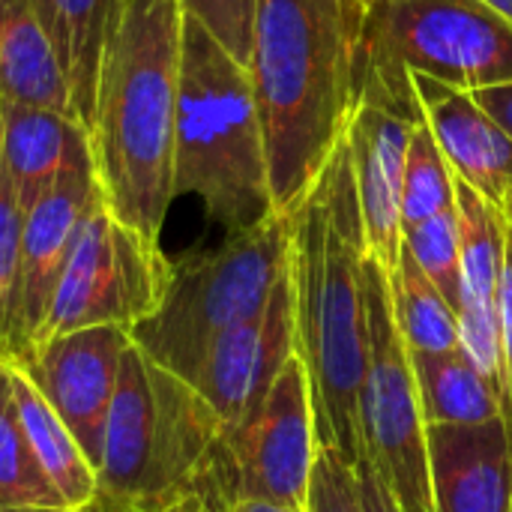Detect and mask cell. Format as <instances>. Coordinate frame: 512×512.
I'll return each instance as SVG.
<instances>
[{
  "label": "cell",
  "mask_w": 512,
  "mask_h": 512,
  "mask_svg": "<svg viewBox=\"0 0 512 512\" xmlns=\"http://www.w3.org/2000/svg\"><path fill=\"white\" fill-rule=\"evenodd\" d=\"M0 512H42V510H0Z\"/></svg>",
  "instance_id": "obj_37"
},
{
  "label": "cell",
  "mask_w": 512,
  "mask_h": 512,
  "mask_svg": "<svg viewBox=\"0 0 512 512\" xmlns=\"http://www.w3.org/2000/svg\"><path fill=\"white\" fill-rule=\"evenodd\" d=\"M420 114L432 129L456 180L468 183L492 207H504L512 189V135L468 90L408 75Z\"/></svg>",
  "instance_id": "obj_15"
},
{
  "label": "cell",
  "mask_w": 512,
  "mask_h": 512,
  "mask_svg": "<svg viewBox=\"0 0 512 512\" xmlns=\"http://www.w3.org/2000/svg\"><path fill=\"white\" fill-rule=\"evenodd\" d=\"M102 198L93 159L69 168L27 213L21 234L18 291H15V348L12 357L27 351L54 300L60 273L78 240L87 213Z\"/></svg>",
  "instance_id": "obj_14"
},
{
  "label": "cell",
  "mask_w": 512,
  "mask_h": 512,
  "mask_svg": "<svg viewBox=\"0 0 512 512\" xmlns=\"http://www.w3.org/2000/svg\"><path fill=\"white\" fill-rule=\"evenodd\" d=\"M231 512H306V507H288L273 501H237Z\"/></svg>",
  "instance_id": "obj_33"
},
{
  "label": "cell",
  "mask_w": 512,
  "mask_h": 512,
  "mask_svg": "<svg viewBox=\"0 0 512 512\" xmlns=\"http://www.w3.org/2000/svg\"><path fill=\"white\" fill-rule=\"evenodd\" d=\"M318 456L309 369L291 357L267 396L237 423L222 426L210 492L228 507L273 501L306 507Z\"/></svg>",
  "instance_id": "obj_9"
},
{
  "label": "cell",
  "mask_w": 512,
  "mask_h": 512,
  "mask_svg": "<svg viewBox=\"0 0 512 512\" xmlns=\"http://www.w3.org/2000/svg\"><path fill=\"white\" fill-rule=\"evenodd\" d=\"M180 42V0H120L87 123L105 207L150 243H159L174 201Z\"/></svg>",
  "instance_id": "obj_3"
},
{
  "label": "cell",
  "mask_w": 512,
  "mask_h": 512,
  "mask_svg": "<svg viewBox=\"0 0 512 512\" xmlns=\"http://www.w3.org/2000/svg\"><path fill=\"white\" fill-rule=\"evenodd\" d=\"M9 372V387L18 411V423L24 429V438L63 498L66 510H84L96 501V471L87 462L84 450L78 447L75 435L63 426V420L54 414V408L45 402V396L33 387V381L12 363L3 360Z\"/></svg>",
  "instance_id": "obj_19"
},
{
  "label": "cell",
  "mask_w": 512,
  "mask_h": 512,
  "mask_svg": "<svg viewBox=\"0 0 512 512\" xmlns=\"http://www.w3.org/2000/svg\"><path fill=\"white\" fill-rule=\"evenodd\" d=\"M489 6H495L504 18H510L512 21V0H486Z\"/></svg>",
  "instance_id": "obj_34"
},
{
  "label": "cell",
  "mask_w": 512,
  "mask_h": 512,
  "mask_svg": "<svg viewBox=\"0 0 512 512\" xmlns=\"http://www.w3.org/2000/svg\"><path fill=\"white\" fill-rule=\"evenodd\" d=\"M21 234H24V207L18 204L0 159V360L12 357L15 348V291H18Z\"/></svg>",
  "instance_id": "obj_26"
},
{
  "label": "cell",
  "mask_w": 512,
  "mask_h": 512,
  "mask_svg": "<svg viewBox=\"0 0 512 512\" xmlns=\"http://www.w3.org/2000/svg\"><path fill=\"white\" fill-rule=\"evenodd\" d=\"M168 270L159 243L117 222L99 198L78 231L36 342L87 327L129 330L156 309Z\"/></svg>",
  "instance_id": "obj_10"
},
{
  "label": "cell",
  "mask_w": 512,
  "mask_h": 512,
  "mask_svg": "<svg viewBox=\"0 0 512 512\" xmlns=\"http://www.w3.org/2000/svg\"><path fill=\"white\" fill-rule=\"evenodd\" d=\"M162 512H231V507H228L222 498L201 492V495H189V498H183V501L165 507Z\"/></svg>",
  "instance_id": "obj_32"
},
{
  "label": "cell",
  "mask_w": 512,
  "mask_h": 512,
  "mask_svg": "<svg viewBox=\"0 0 512 512\" xmlns=\"http://www.w3.org/2000/svg\"><path fill=\"white\" fill-rule=\"evenodd\" d=\"M366 24L363 0H258L246 72L282 213L345 141L366 69Z\"/></svg>",
  "instance_id": "obj_1"
},
{
  "label": "cell",
  "mask_w": 512,
  "mask_h": 512,
  "mask_svg": "<svg viewBox=\"0 0 512 512\" xmlns=\"http://www.w3.org/2000/svg\"><path fill=\"white\" fill-rule=\"evenodd\" d=\"M501 213H504V222L510 225V231H512V189L507 192V198H504V207H501Z\"/></svg>",
  "instance_id": "obj_35"
},
{
  "label": "cell",
  "mask_w": 512,
  "mask_h": 512,
  "mask_svg": "<svg viewBox=\"0 0 512 512\" xmlns=\"http://www.w3.org/2000/svg\"><path fill=\"white\" fill-rule=\"evenodd\" d=\"M219 438L222 420L204 396L132 345L105 426L93 504L102 512H162L210 492Z\"/></svg>",
  "instance_id": "obj_5"
},
{
  "label": "cell",
  "mask_w": 512,
  "mask_h": 512,
  "mask_svg": "<svg viewBox=\"0 0 512 512\" xmlns=\"http://www.w3.org/2000/svg\"><path fill=\"white\" fill-rule=\"evenodd\" d=\"M363 291L369 324V363L360 390L363 456L387 483L402 512H435L417 378L393 318L387 270L372 255L363 264Z\"/></svg>",
  "instance_id": "obj_8"
},
{
  "label": "cell",
  "mask_w": 512,
  "mask_h": 512,
  "mask_svg": "<svg viewBox=\"0 0 512 512\" xmlns=\"http://www.w3.org/2000/svg\"><path fill=\"white\" fill-rule=\"evenodd\" d=\"M291 264V213L228 234L219 249L186 255L168 270L156 309L129 327L132 345L186 384L210 345L258 315Z\"/></svg>",
  "instance_id": "obj_6"
},
{
  "label": "cell",
  "mask_w": 512,
  "mask_h": 512,
  "mask_svg": "<svg viewBox=\"0 0 512 512\" xmlns=\"http://www.w3.org/2000/svg\"><path fill=\"white\" fill-rule=\"evenodd\" d=\"M0 159L27 213L69 168L93 159V150L78 117L0 102Z\"/></svg>",
  "instance_id": "obj_17"
},
{
  "label": "cell",
  "mask_w": 512,
  "mask_h": 512,
  "mask_svg": "<svg viewBox=\"0 0 512 512\" xmlns=\"http://www.w3.org/2000/svg\"><path fill=\"white\" fill-rule=\"evenodd\" d=\"M177 195L198 198L225 234L246 231L276 210L249 72L189 15H183L174 123Z\"/></svg>",
  "instance_id": "obj_4"
},
{
  "label": "cell",
  "mask_w": 512,
  "mask_h": 512,
  "mask_svg": "<svg viewBox=\"0 0 512 512\" xmlns=\"http://www.w3.org/2000/svg\"><path fill=\"white\" fill-rule=\"evenodd\" d=\"M117 3L120 0H30L36 18L42 21L60 54L75 114L84 126L93 114L99 60Z\"/></svg>",
  "instance_id": "obj_20"
},
{
  "label": "cell",
  "mask_w": 512,
  "mask_h": 512,
  "mask_svg": "<svg viewBox=\"0 0 512 512\" xmlns=\"http://www.w3.org/2000/svg\"><path fill=\"white\" fill-rule=\"evenodd\" d=\"M402 246L414 255L420 270L435 282L444 300L459 315L462 309V264H459V216L456 207L402 231Z\"/></svg>",
  "instance_id": "obj_25"
},
{
  "label": "cell",
  "mask_w": 512,
  "mask_h": 512,
  "mask_svg": "<svg viewBox=\"0 0 512 512\" xmlns=\"http://www.w3.org/2000/svg\"><path fill=\"white\" fill-rule=\"evenodd\" d=\"M498 333H501V363H504V420L512 429V231L507 225L504 273L498 288Z\"/></svg>",
  "instance_id": "obj_29"
},
{
  "label": "cell",
  "mask_w": 512,
  "mask_h": 512,
  "mask_svg": "<svg viewBox=\"0 0 512 512\" xmlns=\"http://www.w3.org/2000/svg\"><path fill=\"white\" fill-rule=\"evenodd\" d=\"M0 510H66L63 498L39 468L24 438L3 360H0Z\"/></svg>",
  "instance_id": "obj_23"
},
{
  "label": "cell",
  "mask_w": 512,
  "mask_h": 512,
  "mask_svg": "<svg viewBox=\"0 0 512 512\" xmlns=\"http://www.w3.org/2000/svg\"><path fill=\"white\" fill-rule=\"evenodd\" d=\"M456 207V174L447 165L432 129L426 120L414 129L405 183H402V231L414 228L426 219H435Z\"/></svg>",
  "instance_id": "obj_24"
},
{
  "label": "cell",
  "mask_w": 512,
  "mask_h": 512,
  "mask_svg": "<svg viewBox=\"0 0 512 512\" xmlns=\"http://www.w3.org/2000/svg\"><path fill=\"white\" fill-rule=\"evenodd\" d=\"M474 99L512 135V81L510 84H501V87L477 90Z\"/></svg>",
  "instance_id": "obj_31"
},
{
  "label": "cell",
  "mask_w": 512,
  "mask_h": 512,
  "mask_svg": "<svg viewBox=\"0 0 512 512\" xmlns=\"http://www.w3.org/2000/svg\"><path fill=\"white\" fill-rule=\"evenodd\" d=\"M54 512H102L96 504H90V507H84V510H54Z\"/></svg>",
  "instance_id": "obj_36"
},
{
  "label": "cell",
  "mask_w": 512,
  "mask_h": 512,
  "mask_svg": "<svg viewBox=\"0 0 512 512\" xmlns=\"http://www.w3.org/2000/svg\"><path fill=\"white\" fill-rule=\"evenodd\" d=\"M363 3H366V6H372V3H375V0H363Z\"/></svg>",
  "instance_id": "obj_38"
},
{
  "label": "cell",
  "mask_w": 512,
  "mask_h": 512,
  "mask_svg": "<svg viewBox=\"0 0 512 512\" xmlns=\"http://www.w3.org/2000/svg\"><path fill=\"white\" fill-rule=\"evenodd\" d=\"M426 426H480L504 417L501 393L456 348L444 354H411Z\"/></svg>",
  "instance_id": "obj_21"
},
{
  "label": "cell",
  "mask_w": 512,
  "mask_h": 512,
  "mask_svg": "<svg viewBox=\"0 0 512 512\" xmlns=\"http://www.w3.org/2000/svg\"><path fill=\"white\" fill-rule=\"evenodd\" d=\"M291 213L297 357L309 369L318 447L363 456L360 390L369 363L363 264L366 225L348 144L330 156Z\"/></svg>",
  "instance_id": "obj_2"
},
{
  "label": "cell",
  "mask_w": 512,
  "mask_h": 512,
  "mask_svg": "<svg viewBox=\"0 0 512 512\" xmlns=\"http://www.w3.org/2000/svg\"><path fill=\"white\" fill-rule=\"evenodd\" d=\"M420 120L423 114L411 78L387 75L375 66L363 69L360 99L345 144L354 165L366 246L387 276L402 255V183L408 147Z\"/></svg>",
  "instance_id": "obj_11"
},
{
  "label": "cell",
  "mask_w": 512,
  "mask_h": 512,
  "mask_svg": "<svg viewBox=\"0 0 512 512\" xmlns=\"http://www.w3.org/2000/svg\"><path fill=\"white\" fill-rule=\"evenodd\" d=\"M129 348L132 339L126 327H87L6 357L33 381L63 426L75 435L93 471L102 465L105 426Z\"/></svg>",
  "instance_id": "obj_12"
},
{
  "label": "cell",
  "mask_w": 512,
  "mask_h": 512,
  "mask_svg": "<svg viewBox=\"0 0 512 512\" xmlns=\"http://www.w3.org/2000/svg\"><path fill=\"white\" fill-rule=\"evenodd\" d=\"M387 282L393 318L408 354H444L459 348V315L405 246Z\"/></svg>",
  "instance_id": "obj_22"
},
{
  "label": "cell",
  "mask_w": 512,
  "mask_h": 512,
  "mask_svg": "<svg viewBox=\"0 0 512 512\" xmlns=\"http://www.w3.org/2000/svg\"><path fill=\"white\" fill-rule=\"evenodd\" d=\"M435 512H510L512 429L504 417L480 426H426Z\"/></svg>",
  "instance_id": "obj_16"
},
{
  "label": "cell",
  "mask_w": 512,
  "mask_h": 512,
  "mask_svg": "<svg viewBox=\"0 0 512 512\" xmlns=\"http://www.w3.org/2000/svg\"><path fill=\"white\" fill-rule=\"evenodd\" d=\"M0 102L78 117L60 54L30 0H0Z\"/></svg>",
  "instance_id": "obj_18"
},
{
  "label": "cell",
  "mask_w": 512,
  "mask_h": 512,
  "mask_svg": "<svg viewBox=\"0 0 512 512\" xmlns=\"http://www.w3.org/2000/svg\"><path fill=\"white\" fill-rule=\"evenodd\" d=\"M183 15L195 18L240 66H249L258 0H180Z\"/></svg>",
  "instance_id": "obj_27"
},
{
  "label": "cell",
  "mask_w": 512,
  "mask_h": 512,
  "mask_svg": "<svg viewBox=\"0 0 512 512\" xmlns=\"http://www.w3.org/2000/svg\"><path fill=\"white\" fill-rule=\"evenodd\" d=\"M366 66L468 93L501 87L512 81V21L486 0H375Z\"/></svg>",
  "instance_id": "obj_7"
},
{
  "label": "cell",
  "mask_w": 512,
  "mask_h": 512,
  "mask_svg": "<svg viewBox=\"0 0 512 512\" xmlns=\"http://www.w3.org/2000/svg\"><path fill=\"white\" fill-rule=\"evenodd\" d=\"M306 512H363L354 465L336 447H318Z\"/></svg>",
  "instance_id": "obj_28"
},
{
  "label": "cell",
  "mask_w": 512,
  "mask_h": 512,
  "mask_svg": "<svg viewBox=\"0 0 512 512\" xmlns=\"http://www.w3.org/2000/svg\"><path fill=\"white\" fill-rule=\"evenodd\" d=\"M291 357H297V294L288 264L267 306L222 333L189 384L216 411L222 426H231L267 396Z\"/></svg>",
  "instance_id": "obj_13"
},
{
  "label": "cell",
  "mask_w": 512,
  "mask_h": 512,
  "mask_svg": "<svg viewBox=\"0 0 512 512\" xmlns=\"http://www.w3.org/2000/svg\"><path fill=\"white\" fill-rule=\"evenodd\" d=\"M354 477H357V492H360V510L363 512H402L399 501L387 489V483L378 477L372 462L360 456L354 462Z\"/></svg>",
  "instance_id": "obj_30"
},
{
  "label": "cell",
  "mask_w": 512,
  "mask_h": 512,
  "mask_svg": "<svg viewBox=\"0 0 512 512\" xmlns=\"http://www.w3.org/2000/svg\"><path fill=\"white\" fill-rule=\"evenodd\" d=\"M510 512H512V504H510Z\"/></svg>",
  "instance_id": "obj_39"
}]
</instances>
